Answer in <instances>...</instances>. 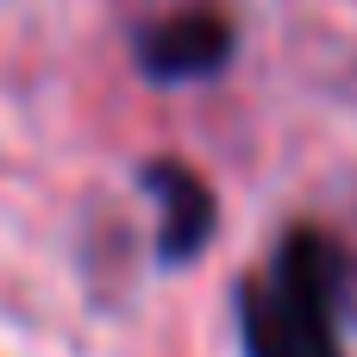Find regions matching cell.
Here are the masks:
<instances>
[{"mask_svg":"<svg viewBox=\"0 0 357 357\" xmlns=\"http://www.w3.org/2000/svg\"><path fill=\"white\" fill-rule=\"evenodd\" d=\"M357 301V257L339 232L301 220L276 238L270 264L238 276V357H351L345 326Z\"/></svg>","mask_w":357,"mask_h":357,"instance_id":"obj_1","label":"cell"},{"mask_svg":"<svg viewBox=\"0 0 357 357\" xmlns=\"http://www.w3.org/2000/svg\"><path fill=\"white\" fill-rule=\"evenodd\" d=\"M132 63L151 88H195V82H220L238 63V25L226 6L195 0L176 13H157L132 31Z\"/></svg>","mask_w":357,"mask_h":357,"instance_id":"obj_2","label":"cell"},{"mask_svg":"<svg viewBox=\"0 0 357 357\" xmlns=\"http://www.w3.org/2000/svg\"><path fill=\"white\" fill-rule=\"evenodd\" d=\"M138 188L157 207V264L163 270H188L213 245V232H220L213 182L195 163H182V157H144L138 163Z\"/></svg>","mask_w":357,"mask_h":357,"instance_id":"obj_3","label":"cell"}]
</instances>
